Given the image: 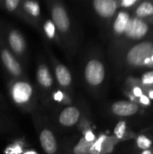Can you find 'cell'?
Segmentation results:
<instances>
[{
	"label": "cell",
	"mask_w": 153,
	"mask_h": 154,
	"mask_svg": "<svg viewBox=\"0 0 153 154\" xmlns=\"http://www.w3.org/2000/svg\"><path fill=\"white\" fill-rule=\"evenodd\" d=\"M40 143L46 154H55L58 151L56 138L53 133L47 128L42 129L40 134Z\"/></svg>",
	"instance_id": "cell-8"
},
{
	"label": "cell",
	"mask_w": 153,
	"mask_h": 154,
	"mask_svg": "<svg viewBox=\"0 0 153 154\" xmlns=\"http://www.w3.org/2000/svg\"><path fill=\"white\" fill-rule=\"evenodd\" d=\"M36 79L39 86L44 90H48L52 87L53 78L45 63L40 64L38 66L36 70Z\"/></svg>",
	"instance_id": "cell-11"
},
{
	"label": "cell",
	"mask_w": 153,
	"mask_h": 154,
	"mask_svg": "<svg viewBox=\"0 0 153 154\" xmlns=\"http://www.w3.org/2000/svg\"><path fill=\"white\" fill-rule=\"evenodd\" d=\"M124 132H125V123L121 122L116 126V128L115 130V134H116V136L118 138H122L124 136Z\"/></svg>",
	"instance_id": "cell-21"
},
{
	"label": "cell",
	"mask_w": 153,
	"mask_h": 154,
	"mask_svg": "<svg viewBox=\"0 0 153 154\" xmlns=\"http://www.w3.org/2000/svg\"><path fill=\"white\" fill-rule=\"evenodd\" d=\"M53 98L57 102H61L64 99V94L61 91H57L53 94Z\"/></svg>",
	"instance_id": "cell-23"
},
{
	"label": "cell",
	"mask_w": 153,
	"mask_h": 154,
	"mask_svg": "<svg viewBox=\"0 0 153 154\" xmlns=\"http://www.w3.org/2000/svg\"><path fill=\"white\" fill-rule=\"evenodd\" d=\"M10 97L14 103L20 107L28 106L32 101L33 88L26 80H15L10 86Z\"/></svg>",
	"instance_id": "cell-1"
},
{
	"label": "cell",
	"mask_w": 153,
	"mask_h": 154,
	"mask_svg": "<svg viewBox=\"0 0 153 154\" xmlns=\"http://www.w3.org/2000/svg\"><path fill=\"white\" fill-rule=\"evenodd\" d=\"M6 36L11 52L20 58L23 57L26 51V42L23 34L16 29H10L8 30Z\"/></svg>",
	"instance_id": "cell-6"
},
{
	"label": "cell",
	"mask_w": 153,
	"mask_h": 154,
	"mask_svg": "<svg viewBox=\"0 0 153 154\" xmlns=\"http://www.w3.org/2000/svg\"><path fill=\"white\" fill-rule=\"evenodd\" d=\"M19 5H21L20 0H6V1H5V7L6 8V10H8L10 12H14V10H16L18 8Z\"/></svg>",
	"instance_id": "cell-19"
},
{
	"label": "cell",
	"mask_w": 153,
	"mask_h": 154,
	"mask_svg": "<svg viewBox=\"0 0 153 154\" xmlns=\"http://www.w3.org/2000/svg\"><path fill=\"white\" fill-rule=\"evenodd\" d=\"M151 61H152V62H153V55H152V56H151Z\"/></svg>",
	"instance_id": "cell-32"
},
{
	"label": "cell",
	"mask_w": 153,
	"mask_h": 154,
	"mask_svg": "<svg viewBox=\"0 0 153 154\" xmlns=\"http://www.w3.org/2000/svg\"><path fill=\"white\" fill-rule=\"evenodd\" d=\"M142 83L143 84H153V72H149L143 76Z\"/></svg>",
	"instance_id": "cell-22"
},
{
	"label": "cell",
	"mask_w": 153,
	"mask_h": 154,
	"mask_svg": "<svg viewBox=\"0 0 153 154\" xmlns=\"http://www.w3.org/2000/svg\"><path fill=\"white\" fill-rule=\"evenodd\" d=\"M84 76L87 83L92 87L99 86L105 79V68L98 60H90L87 61L84 70Z\"/></svg>",
	"instance_id": "cell-2"
},
{
	"label": "cell",
	"mask_w": 153,
	"mask_h": 154,
	"mask_svg": "<svg viewBox=\"0 0 153 154\" xmlns=\"http://www.w3.org/2000/svg\"><path fill=\"white\" fill-rule=\"evenodd\" d=\"M147 31H148L147 24L137 18L130 19L124 30L127 36L134 39L142 38L143 35H145Z\"/></svg>",
	"instance_id": "cell-9"
},
{
	"label": "cell",
	"mask_w": 153,
	"mask_h": 154,
	"mask_svg": "<svg viewBox=\"0 0 153 154\" xmlns=\"http://www.w3.org/2000/svg\"><path fill=\"white\" fill-rule=\"evenodd\" d=\"M133 94L136 96V97H142V89L141 88H133Z\"/></svg>",
	"instance_id": "cell-27"
},
{
	"label": "cell",
	"mask_w": 153,
	"mask_h": 154,
	"mask_svg": "<svg viewBox=\"0 0 153 154\" xmlns=\"http://www.w3.org/2000/svg\"><path fill=\"white\" fill-rule=\"evenodd\" d=\"M95 11L102 17L108 18L114 15L117 8V3L114 0H95L93 2Z\"/></svg>",
	"instance_id": "cell-10"
},
{
	"label": "cell",
	"mask_w": 153,
	"mask_h": 154,
	"mask_svg": "<svg viewBox=\"0 0 153 154\" xmlns=\"http://www.w3.org/2000/svg\"><path fill=\"white\" fill-rule=\"evenodd\" d=\"M135 2H136L135 0H124L121 4H122V5H123V6H124V7H128V6H130V5H133Z\"/></svg>",
	"instance_id": "cell-26"
},
{
	"label": "cell",
	"mask_w": 153,
	"mask_h": 154,
	"mask_svg": "<svg viewBox=\"0 0 153 154\" xmlns=\"http://www.w3.org/2000/svg\"><path fill=\"white\" fill-rule=\"evenodd\" d=\"M51 21L54 23L58 32L61 34H67L70 30V20L65 7L56 3L51 7Z\"/></svg>",
	"instance_id": "cell-3"
},
{
	"label": "cell",
	"mask_w": 153,
	"mask_h": 154,
	"mask_svg": "<svg viewBox=\"0 0 153 154\" xmlns=\"http://www.w3.org/2000/svg\"><path fill=\"white\" fill-rule=\"evenodd\" d=\"M150 97H151V98H153V90H151V91L150 92Z\"/></svg>",
	"instance_id": "cell-31"
},
{
	"label": "cell",
	"mask_w": 153,
	"mask_h": 154,
	"mask_svg": "<svg viewBox=\"0 0 153 154\" xmlns=\"http://www.w3.org/2000/svg\"><path fill=\"white\" fill-rule=\"evenodd\" d=\"M137 143H138V146L142 149H148L151 147V141L147 139L145 136H140L137 140Z\"/></svg>",
	"instance_id": "cell-20"
},
{
	"label": "cell",
	"mask_w": 153,
	"mask_h": 154,
	"mask_svg": "<svg viewBox=\"0 0 153 154\" xmlns=\"http://www.w3.org/2000/svg\"><path fill=\"white\" fill-rule=\"evenodd\" d=\"M80 118V111L78 107L70 106L65 107L59 115V123L64 127H71L78 122Z\"/></svg>",
	"instance_id": "cell-7"
},
{
	"label": "cell",
	"mask_w": 153,
	"mask_h": 154,
	"mask_svg": "<svg viewBox=\"0 0 153 154\" xmlns=\"http://www.w3.org/2000/svg\"><path fill=\"white\" fill-rule=\"evenodd\" d=\"M23 154H37L35 152H33V151H29V152H24Z\"/></svg>",
	"instance_id": "cell-29"
},
{
	"label": "cell",
	"mask_w": 153,
	"mask_h": 154,
	"mask_svg": "<svg viewBox=\"0 0 153 154\" xmlns=\"http://www.w3.org/2000/svg\"><path fill=\"white\" fill-rule=\"evenodd\" d=\"M43 31L50 40H58V31L51 20H46L43 23Z\"/></svg>",
	"instance_id": "cell-17"
},
{
	"label": "cell",
	"mask_w": 153,
	"mask_h": 154,
	"mask_svg": "<svg viewBox=\"0 0 153 154\" xmlns=\"http://www.w3.org/2000/svg\"><path fill=\"white\" fill-rule=\"evenodd\" d=\"M129 20H130V18H129V14L127 13L120 12L115 21V23H114V29H115V32H117V33L124 32Z\"/></svg>",
	"instance_id": "cell-16"
},
{
	"label": "cell",
	"mask_w": 153,
	"mask_h": 154,
	"mask_svg": "<svg viewBox=\"0 0 153 154\" xmlns=\"http://www.w3.org/2000/svg\"><path fill=\"white\" fill-rule=\"evenodd\" d=\"M0 59L5 70L11 76L14 78H21L23 75L21 64L11 51L4 45H0Z\"/></svg>",
	"instance_id": "cell-5"
},
{
	"label": "cell",
	"mask_w": 153,
	"mask_h": 154,
	"mask_svg": "<svg viewBox=\"0 0 153 154\" xmlns=\"http://www.w3.org/2000/svg\"><path fill=\"white\" fill-rule=\"evenodd\" d=\"M94 143L87 141L84 137H82L78 143L73 148L74 154H89L92 152V148L94 146Z\"/></svg>",
	"instance_id": "cell-15"
},
{
	"label": "cell",
	"mask_w": 153,
	"mask_h": 154,
	"mask_svg": "<svg viewBox=\"0 0 153 154\" xmlns=\"http://www.w3.org/2000/svg\"><path fill=\"white\" fill-rule=\"evenodd\" d=\"M142 154H151V152H149V151H147V150H146V151H144V152H142Z\"/></svg>",
	"instance_id": "cell-30"
},
{
	"label": "cell",
	"mask_w": 153,
	"mask_h": 154,
	"mask_svg": "<svg viewBox=\"0 0 153 154\" xmlns=\"http://www.w3.org/2000/svg\"><path fill=\"white\" fill-rule=\"evenodd\" d=\"M136 14L139 16H146L151 15L153 14V5L151 3L144 2L142 5H139V7L136 10Z\"/></svg>",
	"instance_id": "cell-18"
},
{
	"label": "cell",
	"mask_w": 153,
	"mask_h": 154,
	"mask_svg": "<svg viewBox=\"0 0 153 154\" xmlns=\"http://www.w3.org/2000/svg\"><path fill=\"white\" fill-rule=\"evenodd\" d=\"M141 102L142 103V104H144V105H150V100H149V98L146 97V96H142L141 97Z\"/></svg>",
	"instance_id": "cell-28"
},
{
	"label": "cell",
	"mask_w": 153,
	"mask_h": 154,
	"mask_svg": "<svg viewBox=\"0 0 153 154\" xmlns=\"http://www.w3.org/2000/svg\"><path fill=\"white\" fill-rule=\"evenodd\" d=\"M7 151H8L7 152L9 154H18L22 152V149L19 146H17V145L14 146V148H9Z\"/></svg>",
	"instance_id": "cell-25"
},
{
	"label": "cell",
	"mask_w": 153,
	"mask_h": 154,
	"mask_svg": "<svg viewBox=\"0 0 153 154\" xmlns=\"http://www.w3.org/2000/svg\"><path fill=\"white\" fill-rule=\"evenodd\" d=\"M153 55V45L150 42H142L132 48L127 54V60L134 66L143 65L146 59Z\"/></svg>",
	"instance_id": "cell-4"
},
{
	"label": "cell",
	"mask_w": 153,
	"mask_h": 154,
	"mask_svg": "<svg viewBox=\"0 0 153 154\" xmlns=\"http://www.w3.org/2000/svg\"><path fill=\"white\" fill-rule=\"evenodd\" d=\"M84 138H85L87 141H88V142H92V143H94V142H95V140H96V136H95V134H94L91 131H87V132L86 133V134H85Z\"/></svg>",
	"instance_id": "cell-24"
},
{
	"label": "cell",
	"mask_w": 153,
	"mask_h": 154,
	"mask_svg": "<svg viewBox=\"0 0 153 154\" xmlns=\"http://www.w3.org/2000/svg\"><path fill=\"white\" fill-rule=\"evenodd\" d=\"M23 11L32 18L38 19L41 16V7L36 1H23L21 2Z\"/></svg>",
	"instance_id": "cell-14"
},
{
	"label": "cell",
	"mask_w": 153,
	"mask_h": 154,
	"mask_svg": "<svg viewBox=\"0 0 153 154\" xmlns=\"http://www.w3.org/2000/svg\"><path fill=\"white\" fill-rule=\"evenodd\" d=\"M112 111L116 116H129L134 115L138 111V106L128 101H118L113 105Z\"/></svg>",
	"instance_id": "cell-13"
},
{
	"label": "cell",
	"mask_w": 153,
	"mask_h": 154,
	"mask_svg": "<svg viewBox=\"0 0 153 154\" xmlns=\"http://www.w3.org/2000/svg\"><path fill=\"white\" fill-rule=\"evenodd\" d=\"M54 74L57 82L63 88H68L72 84V76L69 69L61 63H57L54 67Z\"/></svg>",
	"instance_id": "cell-12"
}]
</instances>
